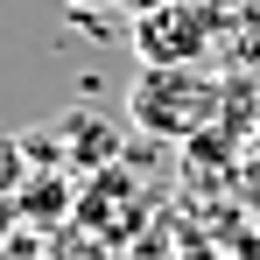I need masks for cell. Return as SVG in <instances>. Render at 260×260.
<instances>
[{
    "instance_id": "1",
    "label": "cell",
    "mask_w": 260,
    "mask_h": 260,
    "mask_svg": "<svg viewBox=\"0 0 260 260\" xmlns=\"http://www.w3.org/2000/svg\"><path fill=\"white\" fill-rule=\"evenodd\" d=\"M127 113L141 134L155 141H190V134L211 127L218 113V78L204 63H176V71H141L127 91Z\"/></svg>"
},
{
    "instance_id": "2",
    "label": "cell",
    "mask_w": 260,
    "mask_h": 260,
    "mask_svg": "<svg viewBox=\"0 0 260 260\" xmlns=\"http://www.w3.org/2000/svg\"><path fill=\"white\" fill-rule=\"evenodd\" d=\"M218 36V14L204 0H162L155 14L134 21V56L141 71H176V63H197Z\"/></svg>"
},
{
    "instance_id": "3",
    "label": "cell",
    "mask_w": 260,
    "mask_h": 260,
    "mask_svg": "<svg viewBox=\"0 0 260 260\" xmlns=\"http://www.w3.org/2000/svg\"><path fill=\"white\" fill-rule=\"evenodd\" d=\"M14 183H21V148H14V141H0V197H7Z\"/></svg>"
},
{
    "instance_id": "4",
    "label": "cell",
    "mask_w": 260,
    "mask_h": 260,
    "mask_svg": "<svg viewBox=\"0 0 260 260\" xmlns=\"http://www.w3.org/2000/svg\"><path fill=\"white\" fill-rule=\"evenodd\" d=\"M120 7H127L134 21H141V14H155V7H162V0H120Z\"/></svg>"
},
{
    "instance_id": "5",
    "label": "cell",
    "mask_w": 260,
    "mask_h": 260,
    "mask_svg": "<svg viewBox=\"0 0 260 260\" xmlns=\"http://www.w3.org/2000/svg\"><path fill=\"white\" fill-rule=\"evenodd\" d=\"M63 7H78V14H99V7H120V0H63Z\"/></svg>"
},
{
    "instance_id": "6",
    "label": "cell",
    "mask_w": 260,
    "mask_h": 260,
    "mask_svg": "<svg viewBox=\"0 0 260 260\" xmlns=\"http://www.w3.org/2000/svg\"><path fill=\"white\" fill-rule=\"evenodd\" d=\"M0 232H7V204H0Z\"/></svg>"
}]
</instances>
